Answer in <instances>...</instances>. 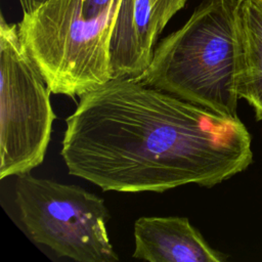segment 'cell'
Wrapping results in <instances>:
<instances>
[{
	"instance_id": "obj_1",
	"label": "cell",
	"mask_w": 262,
	"mask_h": 262,
	"mask_svg": "<svg viewBox=\"0 0 262 262\" xmlns=\"http://www.w3.org/2000/svg\"><path fill=\"white\" fill-rule=\"evenodd\" d=\"M60 155L71 175L103 191L213 187L253 162L252 136L218 114L135 78H113L80 96Z\"/></svg>"
},
{
	"instance_id": "obj_2",
	"label": "cell",
	"mask_w": 262,
	"mask_h": 262,
	"mask_svg": "<svg viewBox=\"0 0 262 262\" xmlns=\"http://www.w3.org/2000/svg\"><path fill=\"white\" fill-rule=\"evenodd\" d=\"M242 35L237 0H206L155 48L135 79L218 114L236 117Z\"/></svg>"
},
{
	"instance_id": "obj_3",
	"label": "cell",
	"mask_w": 262,
	"mask_h": 262,
	"mask_svg": "<svg viewBox=\"0 0 262 262\" xmlns=\"http://www.w3.org/2000/svg\"><path fill=\"white\" fill-rule=\"evenodd\" d=\"M0 179L42 164L54 115L51 90L26 47L17 24L0 23Z\"/></svg>"
},
{
	"instance_id": "obj_4",
	"label": "cell",
	"mask_w": 262,
	"mask_h": 262,
	"mask_svg": "<svg viewBox=\"0 0 262 262\" xmlns=\"http://www.w3.org/2000/svg\"><path fill=\"white\" fill-rule=\"evenodd\" d=\"M15 203L31 237L60 257L78 262L119 260L107 233L108 211L104 201L83 187L16 176Z\"/></svg>"
},
{
	"instance_id": "obj_5",
	"label": "cell",
	"mask_w": 262,
	"mask_h": 262,
	"mask_svg": "<svg viewBox=\"0 0 262 262\" xmlns=\"http://www.w3.org/2000/svg\"><path fill=\"white\" fill-rule=\"evenodd\" d=\"M187 0H124L110 49L113 78H136L148 67L159 35Z\"/></svg>"
},
{
	"instance_id": "obj_6",
	"label": "cell",
	"mask_w": 262,
	"mask_h": 262,
	"mask_svg": "<svg viewBox=\"0 0 262 262\" xmlns=\"http://www.w3.org/2000/svg\"><path fill=\"white\" fill-rule=\"evenodd\" d=\"M133 258L149 262H224L185 217H140L134 223Z\"/></svg>"
},
{
	"instance_id": "obj_7",
	"label": "cell",
	"mask_w": 262,
	"mask_h": 262,
	"mask_svg": "<svg viewBox=\"0 0 262 262\" xmlns=\"http://www.w3.org/2000/svg\"><path fill=\"white\" fill-rule=\"evenodd\" d=\"M242 54L237 92L262 121V0H237Z\"/></svg>"
},
{
	"instance_id": "obj_8",
	"label": "cell",
	"mask_w": 262,
	"mask_h": 262,
	"mask_svg": "<svg viewBox=\"0 0 262 262\" xmlns=\"http://www.w3.org/2000/svg\"><path fill=\"white\" fill-rule=\"evenodd\" d=\"M20 7L23 9V14L31 13L42 5L46 0H18Z\"/></svg>"
}]
</instances>
